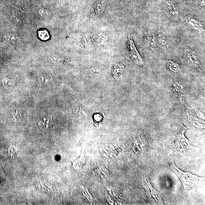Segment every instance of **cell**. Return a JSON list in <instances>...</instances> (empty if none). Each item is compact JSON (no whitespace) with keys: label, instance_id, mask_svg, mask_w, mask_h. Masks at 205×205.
I'll return each instance as SVG.
<instances>
[{"label":"cell","instance_id":"cell-8","mask_svg":"<svg viewBox=\"0 0 205 205\" xmlns=\"http://www.w3.org/2000/svg\"><path fill=\"white\" fill-rule=\"evenodd\" d=\"M86 165V159L84 152V149H83L81 156L78 159L73 162V166L75 169L81 170L84 168Z\"/></svg>","mask_w":205,"mask_h":205},{"label":"cell","instance_id":"cell-19","mask_svg":"<svg viewBox=\"0 0 205 205\" xmlns=\"http://www.w3.org/2000/svg\"><path fill=\"white\" fill-rule=\"evenodd\" d=\"M51 60L57 63H63L65 60L64 58L58 55L53 56L51 58Z\"/></svg>","mask_w":205,"mask_h":205},{"label":"cell","instance_id":"cell-12","mask_svg":"<svg viewBox=\"0 0 205 205\" xmlns=\"http://www.w3.org/2000/svg\"><path fill=\"white\" fill-rule=\"evenodd\" d=\"M189 24L192 28L196 30L201 33L204 31L203 25L199 21L194 19H191L189 21Z\"/></svg>","mask_w":205,"mask_h":205},{"label":"cell","instance_id":"cell-11","mask_svg":"<svg viewBox=\"0 0 205 205\" xmlns=\"http://www.w3.org/2000/svg\"><path fill=\"white\" fill-rule=\"evenodd\" d=\"M187 57L188 59H189V61L192 63L195 67L199 69V70H202L201 66L200 63L199 61L197 59L196 57L195 56V55L193 54V52L190 51V50H188L187 52Z\"/></svg>","mask_w":205,"mask_h":205},{"label":"cell","instance_id":"cell-10","mask_svg":"<svg viewBox=\"0 0 205 205\" xmlns=\"http://www.w3.org/2000/svg\"><path fill=\"white\" fill-rule=\"evenodd\" d=\"M21 115V111L19 108H14L10 111L9 114L10 119L14 122H17L20 120Z\"/></svg>","mask_w":205,"mask_h":205},{"label":"cell","instance_id":"cell-6","mask_svg":"<svg viewBox=\"0 0 205 205\" xmlns=\"http://www.w3.org/2000/svg\"><path fill=\"white\" fill-rule=\"evenodd\" d=\"M38 123L40 127L44 130L51 129L53 125L52 119L48 116L42 117L38 121Z\"/></svg>","mask_w":205,"mask_h":205},{"label":"cell","instance_id":"cell-14","mask_svg":"<svg viewBox=\"0 0 205 205\" xmlns=\"http://www.w3.org/2000/svg\"><path fill=\"white\" fill-rule=\"evenodd\" d=\"M166 8H167V14L171 16V17H176L178 15V13L175 8L174 6L170 1L167 2L166 4Z\"/></svg>","mask_w":205,"mask_h":205},{"label":"cell","instance_id":"cell-1","mask_svg":"<svg viewBox=\"0 0 205 205\" xmlns=\"http://www.w3.org/2000/svg\"><path fill=\"white\" fill-rule=\"evenodd\" d=\"M170 168L180 179L185 191L190 190L204 179V178L181 170L174 163L170 164Z\"/></svg>","mask_w":205,"mask_h":205},{"label":"cell","instance_id":"cell-16","mask_svg":"<svg viewBox=\"0 0 205 205\" xmlns=\"http://www.w3.org/2000/svg\"><path fill=\"white\" fill-rule=\"evenodd\" d=\"M107 39V36L103 33H99L95 40V42L97 45H100L103 43Z\"/></svg>","mask_w":205,"mask_h":205},{"label":"cell","instance_id":"cell-17","mask_svg":"<svg viewBox=\"0 0 205 205\" xmlns=\"http://www.w3.org/2000/svg\"><path fill=\"white\" fill-rule=\"evenodd\" d=\"M167 66L171 71L174 72H177L180 70V67L178 65L172 62L169 61L167 62Z\"/></svg>","mask_w":205,"mask_h":205},{"label":"cell","instance_id":"cell-20","mask_svg":"<svg viewBox=\"0 0 205 205\" xmlns=\"http://www.w3.org/2000/svg\"><path fill=\"white\" fill-rule=\"evenodd\" d=\"M159 41H160L161 43L163 46H165L167 45L166 41H165V37L163 36V34H160L159 35Z\"/></svg>","mask_w":205,"mask_h":205},{"label":"cell","instance_id":"cell-4","mask_svg":"<svg viewBox=\"0 0 205 205\" xmlns=\"http://www.w3.org/2000/svg\"><path fill=\"white\" fill-rule=\"evenodd\" d=\"M106 6L105 2L103 0L97 1L92 9V11L93 15L98 16L102 15L105 10Z\"/></svg>","mask_w":205,"mask_h":205},{"label":"cell","instance_id":"cell-3","mask_svg":"<svg viewBox=\"0 0 205 205\" xmlns=\"http://www.w3.org/2000/svg\"><path fill=\"white\" fill-rule=\"evenodd\" d=\"M128 44L130 56L131 59L136 64L138 65H142L144 63L143 59L136 48L130 35L128 36Z\"/></svg>","mask_w":205,"mask_h":205},{"label":"cell","instance_id":"cell-5","mask_svg":"<svg viewBox=\"0 0 205 205\" xmlns=\"http://www.w3.org/2000/svg\"><path fill=\"white\" fill-rule=\"evenodd\" d=\"M185 129L183 130L178 135L176 140V145L180 149L184 148L186 146H189V141L186 138L184 135Z\"/></svg>","mask_w":205,"mask_h":205},{"label":"cell","instance_id":"cell-18","mask_svg":"<svg viewBox=\"0 0 205 205\" xmlns=\"http://www.w3.org/2000/svg\"><path fill=\"white\" fill-rule=\"evenodd\" d=\"M184 88L183 84L180 83H176L172 86L173 92L176 93H180L182 91Z\"/></svg>","mask_w":205,"mask_h":205},{"label":"cell","instance_id":"cell-2","mask_svg":"<svg viewBox=\"0 0 205 205\" xmlns=\"http://www.w3.org/2000/svg\"><path fill=\"white\" fill-rule=\"evenodd\" d=\"M143 184L147 193L148 197L150 200L152 201L154 203L162 204L163 202L161 196V194L153 187L149 180L147 179H144Z\"/></svg>","mask_w":205,"mask_h":205},{"label":"cell","instance_id":"cell-7","mask_svg":"<svg viewBox=\"0 0 205 205\" xmlns=\"http://www.w3.org/2000/svg\"><path fill=\"white\" fill-rule=\"evenodd\" d=\"M72 108L75 115L78 117H86L87 115L86 111L78 103L76 102L73 103Z\"/></svg>","mask_w":205,"mask_h":205},{"label":"cell","instance_id":"cell-13","mask_svg":"<svg viewBox=\"0 0 205 205\" xmlns=\"http://www.w3.org/2000/svg\"><path fill=\"white\" fill-rule=\"evenodd\" d=\"M147 37L146 41H147L146 43L148 44V46H151L153 47H155L157 46V41L156 36L155 34H154L153 32H149L148 34Z\"/></svg>","mask_w":205,"mask_h":205},{"label":"cell","instance_id":"cell-9","mask_svg":"<svg viewBox=\"0 0 205 205\" xmlns=\"http://www.w3.org/2000/svg\"><path fill=\"white\" fill-rule=\"evenodd\" d=\"M93 38L90 33H86L83 36L81 42L83 46L85 48L89 49L91 47L93 43Z\"/></svg>","mask_w":205,"mask_h":205},{"label":"cell","instance_id":"cell-15","mask_svg":"<svg viewBox=\"0 0 205 205\" xmlns=\"http://www.w3.org/2000/svg\"><path fill=\"white\" fill-rule=\"evenodd\" d=\"M52 80V77L51 75L44 74L41 75L39 78V80L41 84H47Z\"/></svg>","mask_w":205,"mask_h":205},{"label":"cell","instance_id":"cell-21","mask_svg":"<svg viewBox=\"0 0 205 205\" xmlns=\"http://www.w3.org/2000/svg\"><path fill=\"white\" fill-rule=\"evenodd\" d=\"M92 72L94 73H99L101 70L100 67L98 66H95L91 68Z\"/></svg>","mask_w":205,"mask_h":205}]
</instances>
